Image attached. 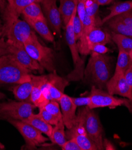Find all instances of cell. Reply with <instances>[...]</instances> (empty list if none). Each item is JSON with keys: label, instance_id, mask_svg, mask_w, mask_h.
<instances>
[{"label": "cell", "instance_id": "cell-33", "mask_svg": "<svg viewBox=\"0 0 132 150\" xmlns=\"http://www.w3.org/2000/svg\"><path fill=\"white\" fill-rule=\"evenodd\" d=\"M72 101L78 107H89L91 103V99L89 96H84L79 98L71 97Z\"/></svg>", "mask_w": 132, "mask_h": 150}, {"label": "cell", "instance_id": "cell-11", "mask_svg": "<svg viewBox=\"0 0 132 150\" xmlns=\"http://www.w3.org/2000/svg\"><path fill=\"white\" fill-rule=\"evenodd\" d=\"M91 103L88 107L91 109L97 108H115L124 104L127 100L117 98L110 94L105 90L99 88L95 86L91 88L89 95Z\"/></svg>", "mask_w": 132, "mask_h": 150}, {"label": "cell", "instance_id": "cell-17", "mask_svg": "<svg viewBox=\"0 0 132 150\" xmlns=\"http://www.w3.org/2000/svg\"><path fill=\"white\" fill-rule=\"evenodd\" d=\"M35 85L33 87L31 95V102L39 108H43L50 101L44 95L41 86L45 79V75L43 76H35Z\"/></svg>", "mask_w": 132, "mask_h": 150}, {"label": "cell", "instance_id": "cell-20", "mask_svg": "<svg viewBox=\"0 0 132 150\" xmlns=\"http://www.w3.org/2000/svg\"><path fill=\"white\" fill-rule=\"evenodd\" d=\"M23 122L32 125L42 133L46 134L49 138L51 137L53 129L52 126L44 120L39 114L34 113L30 117Z\"/></svg>", "mask_w": 132, "mask_h": 150}, {"label": "cell", "instance_id": "cell-3", "mask_svg": "<svg viewBox=\"0 0 132 150\" xmlns=\"http://www.w3.org/2000/svg\"><path fill=\"white\" fill-rule=\"evenodd\" d=\"M77 119L82 124L88 137L98 149H105L104 130L98 114L88 107L80 110Z\"/></svg>", "mask_w": 132, "mask_h": 150}, {"label": "cell", "instance_id": "cell-32", "mask_svg": "<svg viewBox=\"0 0 132 150\" xmlns=\"http://www.w3.org/2000/svg\"><path fill=\"white\" fill-rule=\"evenodd\" d=\"M113 18L132 28V10Z\"/></svg>", "mask_w": 132, "mask_h": 150}, {"label": "cell", "instance_id": "cell-16", "mask_svg": "<svg viewBox=\"0 0 132 150\" xmlns=\"http://www.w3.org/2000/svg\"><path fill=\"white\" fill-rule=\"evenodd\" d=\"M63 121L67 129H71L76 122L77 106L73 103L70 96L64 94L59 101Z\"/></svg>", "mask_w": 132, "mask_h": 150}, {"label": "cell", "instance_id": "cell-1", "mask_svg": "<svg viewBox=\"0 0 132 150\" xmlns=\"http://www.w3.org/2000/svg\"><path fill=\"white\" fill-rule=\"evenodd\" d=\"M84 77L86 81L104 90L111 77L110 57L105 54L91 53V57L85 69Z\"/></svg>", "mask_w": 132, "mask_h": 150}, {"label": "cell", "instance_id": "cell-5", "mask_svg": "<svg viewBox=\"0 0 132 150\" xmlns=\"http://www.w3.org/2000/svg\"><path fill=\"white\" fill-rule=\"evenodd\" d=\"M24 47L27 52L44 69L50 72H55V57L53 50L42 45L38 40L35 32L24 44Z\"/></svg>", "mask_w": 132, "mask_h": 150}, {"label": "cell", "instance_id": "cell-40", "mask_svg": "<svg viewBox=\"0 0 132 150\" xmlns=\"http://www.w3.org/2000/svg\"><path fill=\"white\" fill-rule=\"evenodd\" d=\"M94 1L100 6L108 5L112 2L113 0H94Z\"/></svg>", "mask_w": 132, "mask_h": 150}, {"label": "cell", "instance_id": "cell-25", "mask_svg": "<svg viewBox=\"0 0 132 150\" xmlns=\"http://www.w3.org/2000/svg\"><path fill=\"white\" fill-rule=\"evenodd\" d=\"M52 143L58 145L60 147L67 140L66 137L65 125L63 120L58 122L54 127H53L51 136L50 138Z\"/></svg>", "mask_w": 132, "mask_h": 150}, {"label": "cell", "instance_id": "cell-12", "mask_svg": "<svg viewBox=\"0 0 132 150\" xmlns=\"http://www.w3.org/2000/svg\"><path fill=\"white\" fill-rule=\"evenodd\" d=\"M11 54L16 61L26 69L31 71H38L42 73L44 68L34 60L26 50L24 45L14 44L7 40Z\"/></svg>", "mask_w": 132, "mask_h": 150}, {"label": "cell", "instance_id": "cell-7", "mask_svg": "<svg viewBox=\"0 0 132 150\" xmlns=\"http://www.w3.org/2000/svg\"><path fill=\"white\" fill-rule=\"evenodd\" d=\"M111 35L99 26H95L86 33L82 34L78 43L79 53L84 56L91 54V48L98 44L106 45L111 42Z\"/></svg>", "mask_w": 132, "mask_h": 150}, {"label": "cell", "instance_id": "cell-10", "mask_svg": "<svg viewBox=\"0 0 132 150\" xmlns=\"http://www.w3.org/2000/svg\"><path fill=\"white\" fill-rule=\"evenodd\" d=\"M8 122L15 127L22 134L27 149L36 148L37 146L47 142L50 139L49 138L44 137L42 132L26 122L14 120H10Z\"/></svg>", "mask_w": 132, "mask_h": 150}, {"label": "cell", "instance_id": "cell-34", "mask_svg": "<svg viewBox=\"0 0 132 150\" xmlns=\"http://www.w3.org/2000/svg\"><path fill=\"white\" fill-rule=\"evenodd\" d=\"M61 148L63 150H82L77 142L73 138L67 139Z\"/></svg>", "mask_w": 132, "mask_h": 150}, {"label": "cell", "instance_id": "cell-30", "mask_svg": "<svg viewBox=\"0 0 132 150\" xmlns=\"http://www.w3.org/2000/svg\"><path fill=\"white\" fill-rule=\"evenodd\" d=\"M39 111L38 114L42 117L44 120L52 126H55L61 120H59L54 117L53 115H52L51 113L48 112L44 108H39Z\"/></svg>", "mask_w": 132, "mask_h": 150}, {"label": "cell", "instance_id": "cell-42", "mask_svg": "<svg viewBox=\"0 0 132 150\" xmlns=\"http://www.w3.org/2000/svg\"><path fill=\"white\" fill-rule=\"evenodd\" d=\"M3 26L1 25V21H0V37L3 35Z\"/></svg>", "mask_w": 132, "mask_h": 150}, {"label": "cell", "instance_id": "cell-36", "mask_svg": "<svg viewBox=\"0 0 132 150\" xmlns=\"http://www.w3.org/2000/svg\"><path fill=\"white\" fill-rule=\"evenodd\" d=\"M10 54L8 44L4 38H0V57Z\"/></svg>", "mask_w": 132, "mask_h": 150}, {"label": "cell", "instance_id": "cell-8", "mask_svg": "<svg viewBox=\"0 0 132 150\" xmlns=\"http://www.w3.org/2000/svg\"><path fill=\"white\" fill-rule=\"evenodd\" d=\"M32 29L26 21L17 18L8 25L3 26V35H6L7 40L14 44L24 45L34 33Z\"/></svg>", "mask_w": 132, "mask_h": 150}, {"label": "cell", "instance_id": "cell-23", "mask_svg": "<svg viewBox=\"0 0 132 150\" xmlns=\"http://www.w3.org/2000/svg\"><path fill=\"white\" fill-rule=\"evenodd\" d=\"M79 0H60L59 10L62 21L65 26L69 22L73 11L77 7Z\"/></svg>", "mask_w": 132, "mask_h": 150}, {"label": "cell", "instance_id": "cell-38", "mask_svg": "<svg viewBox=\"0 0 132 150\" xmlns=\"http://www.w3.org/2000/svg\"><path fill=\"white\" fill-rule=\"evenodd\" d=\"M124 77L127 83L132 88V67L126 72L124 74Z\"/></svg>", "mask_w": 132, "mask_h": 150}, {"label": "cell", "instance_id": "cell-2", "mask_svg": "<svg viewBox=\"0 0 132 150\" xmlns=\"http://www.w3.org/2000/svg\"><path fill=\"white\" fill-rule=\"evenodd\" d=\"M32 71L17 62L11 54L5 56L0 64V87L21 84L32 79Z\"/></svg>", "mask_w": 132, "mask_h": 150}, {"label": "cell", "instance_id": "cell-35", "mask_svg": "<svg viewBox=\"0 0 132 150\" xmlns=\"http://www.w3.org/2000/svg\"><path fill=\"white\" fill-rule=\"evenodd\" d=\"M77 15L83 22L86 16L85 0H79L77 6Z\"/></svg>", "mask_w": 132, "mask_h": 150}, {"label": "cell", "instance_id": "cell-22", "mask_svg": "<svg viewBox=\"0 0 132 150\" xmlns=\"http://www.w3.org/2000/svg\"><path fill=\"white\" fill-rule=\"evenodd\" d=\"M24 20L46 19L39 3H34L24 7L21 11Z\"/></svg>", "mask_w": 132, "mask_h": 150}, {"label": "cell", "instance_id": "cell-15", "mask_svg": "<svg viewBox=\"0 0 132 150\" xmlns=\"http://www.w3.org/2000/svg\"><path fill=\"white\" fill-rule=\"evenodd\" d=\"M66 137L67 139H74L82 150L98 149L96 146L87 135L84 127L78 119L75 125L66 132Z\"/></svg>", "mask_w": 132, "mask_h": 150}, {"label": "cell", "instance_id": "cell-6", "mask_svg": "<svg viewBox=\"0 0 132 150\" xmlns=\"http://www.w3.org/2000/svg\"><path fill=\"white\" fill-rule=\"evenodd\" d=\"M36 108L29 102L10 100L2 102L0 103V120L24 121L34 114Z\"/></svg>", "mask_w": 132, "mask_h": 150}, {"label": "cell", "instance_id": "cell-31", "mask_svg": "<svg viewBox=\"0 0 132 150\" xmlns=\"http://www.w3.org/2000/svg\"><path fill=\"white\" fill-rule=\"evenodd\" d=\"M73 30H74L75 38L78 41L81 37L83 33V25L77 14L74 18V21H73Z\"/></svg>", "mask_w": 132, "mask_h": 150}, {"label": "cell", "instance_id": "cell-14", "mask_svg": "<svg viewBox=\"0 0 132 150\" xmlns=\"http://www.w3.org/2000/svg\"><path fill=\"white\" fill-rule=\"evenodd\" d=\"M106 89L112 95H119L132 100V88L127 83L123 73L114 72L107 84Z\"/></svg>", "mask_w": 132, "mask_h": 150}, {"label": "cell", "instance_id": "cell-29", "mask_svg": "<svg viewBox=\"0 0 132 150\" xmlns=\"http://www.w3.org/2000/svg\"><path fill=\"white\" fill-rule=\"evenodd\" d=\"M99 6L94 0H85L86 14L95 19H100L98 17Z\"/></svg>", "mask_w": 132, "mask_h": 150}, {"label": "cell", "instance_id": "cell-4", "mask_svg": "<svg viewBox=\"0 0 132 150\" xmlns=\"http://www.w3.org/2000/svg\"><path fill=\"white\" fill-rule=\"evenodd\" d=\"M78 6V5H77ZM77 14V7L73 11L72 16L66 26V40L70 49L72 59L74 64V69L66 77L68 81H79L84 77V72L85 69V62L79 56V52L77 41L75 38L74 30H73V21Z\"/></svg>", "mask_w": 132, "mask_h": 150}, {"label": "cell", "instance_id": "cell-13", "mask_svg": "<svg viewBox=\"0 0 132 150\" xmlns=\"http://www.w3.org/2000/svg\"><path fill=\"white\" fill-rule=\"evenodd\" d=\"M42 9L47 23L54 33L61 35L62 19L56 0H42Z\"/></svg>", "mask_w": 132, "mask_h": 150}, {"label": "cell", "instance_id": "cell-41", "mask_svg": "<svg viewBox=\"0 0 132 150\" xmlns=\"http://www.w3.org/2000/svg\"><path fill=\"white\" fill-rule=\"evenodd\" d=\"M8 3V6L10 8H12L13 6V0H7Z\"/></svg>", "mask_w": 132, "mask_h": 150}, {"label": "cell", "instance_id": "cell-37", "mask_svg": "<svg viewBox=\"0 0 132 150\" xmlns=\"http://www.w3.org/2000/svg\"><path fill=\"white\" fill-rule=\"evenodd\" d=\"M109 51L108 49L105 46V45L102 44H98L93 46L91 48V52H95L99 54H105Z\"/></svg>", "mask_w": 132, "mask_h": 150}, {"label": "cell", "instance_id": "cell-26", "mask_svg": "<svg viewBox=\"0 0 132 150\" xmlns=\"http://www.w3.org/2000/svg\"><path fill=\"white\" fill-rule=\"evenodd\" d=\"M131 67L132 59L130 54L123 51L119 50V55L117 57L114 72H122L125 74Z\"/></svg>", "mask_w": 132, "mask_h": 150}, {"label": "cell", "instance_id": "cell-19", "mask_svg": "<svg viewBox=\"0 0 132 150\" xmlns=\"http://www.w3.org/2000/svg\"><path fill=\"white\" fill-rule=\"evenodd\" d=\"M31 28L38 33L44 40L46 41L54 42V37L50 31L49 26L46 19L41 20H25Z\"/></svg>", "mask_w": 132, "mask_h": 150}, {"label": "cell", "instance_id": "cell-43", "mask_svg": "<svg viewBox=\"0 0 132 150\" xmlns=\"http://www.w3.org/2000/svg\"><path fill=\"white\" fill-rule=\"evenodd\" d=\"M5 97H6V95L4 94L3 93L0 92V100L4 99Z\"/></svg>", "mask_w": 132, "mask_h": 150}, {"label": "cell", "instance_id": "cell-21", "mask_svg": "<svg viewBox=\"0 0 132 150\" xmlns=\"http://www.w3.org/2000/svg\"><path fill=\"white\" fill-rule=\"evenodd\" d=\"M110 13L102 20V23H107L111 19L132 10V0L118 2L108 8Z\"/></svg>", "mask_w": 132, "mask_h": 150}, {"label": "cell", "instance_id": "cell-24", "mask_svg": "<svg viewBox=\"0 0 132 150\" xmlns=\"http://www.w3.org/2000/svg\"><path fill=\"white\" fill-rule=\"evenodd\" d=\"M111 40L117 45L119 50L129 53L132 51V37L112 32Z\"/></svg>", "mask_w": 132, "mask_h": 150}, {"label": "cell", "instance_id": "cell-28", "mask_svg": "<svg viewBox=\"0 0 132 150\" xmlns=\"http://www.w3.org/2000/svg\"><path fill=\"white\" fill-rule=\"evenodd\" d=\"M43 108L59 120L63 119L59 102L55 100H50Z\"/></svg>", "mask_w": 132, "mask_h": 150}, {"label": "cell", "instance_id": "cell-27", "mask_svg": "<svg viewBox=\"0 0 132 150\" xmlns=\"http://www.w3.org/2000/svg\"><path fill=\"white\" fill-rule=\"evenodd\" d=\"M107 23L114 33L132 37V28L114 18L111 19Z\"/></svg>", "mask_w": 132, "mask_h": 150}, {"label": "cell", "instance_id": "cell-9", "mask_svg": "<svg viewBox=\"0 0 132 150\" xmlns=\"http://www.w3.org/2000/svg\"><path fill=\"white\" fill-rule=\"evenodd\" d=\"M68 82L66 78H62L58 76L56 72H53L45 75L41 87L44 95L48 100L59 102L64 94V89L68 85Z\"/></svg>", "mask_w": 132, "mask_h": 150}, {"label": "cell", "instance_id": "cell-18", "mask_svg": "<svg viewBox=\"0 0 132 150\" xmlns=\"http://www.w3.org/2000/svg\"><path fill=\"white\" fill-rule=\"evenodd\" d=\"M35 85L34 75L32 74L31 80L17 84L13 88V93L15 98L19 101L31 102V95L33 87Z\"/></svg>", "mask_w": 132, "mask_h": 150}, {"label": "cell", "instance_id": "cell-45", "mask_svg": "<svg viewBox=\"0 0 132 150\" xmlns=\"http://www.w3.org/2000/svg\"><path fill=\"white\" fill-rule=\"evenodd\" d=\"M130 57H131V59H132V51L130 53Z\"/></svg>", "mask_w": 132, "mask_h": 150}, {"label": "cell", "instance_id": "cell-39", "mask_svg": "<svg viewBox=\"0 0 132 150\" xmlns=\"http://www.w3.org/2000/svg\"><path fill=\"white\" fill-rule=\"evenodd\" d=\"M8 6L7 0H0V11L3 14Z\"/></svg>", "mask_w": 132, "mask_h": 150}, {"label": "cell", "instance_id": "cell-44", "mask_svg": "<svg viewBox=\"0 0 132 150\" xmlns=\"http://www.w3.org/2000/svg\"><path fill=\"white\" fill-rule=\"evenodd\" d=\"M4 56H3V57H0V64H1V63L3 62Z\"/></svg>", "mask_w": 132, "mask_h": 150}]
</instances>
